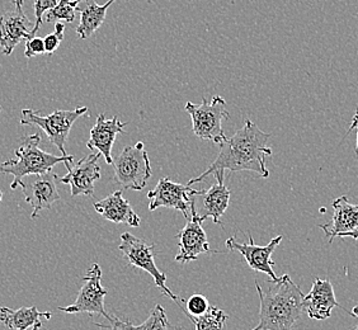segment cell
Listing matches in <instances>:
<instances>
[{
    "instance_id": "obj_1",
    "label": "cell",
    "mask_w": 358,
    "mask_h": 330,
    "mask_svg": "<svg viewBox=\"0 0 358 330\" xmlns=\"http://www.w3.org/2000/svg\"><path fill=\"white\" fill-rule=\"evenodd\" d=\"M271 135L263 132L257 124L247 120L241 130L234 136L227 138L220 145L217 158L205 172L191 179L188 186L200 183L201 180L213 174L216 180H224V172L249 171L259 174L262 178H268L269 171L266 160L272 157V149L268 146Z\"/></svg>"
},
{
    "instance_id": "obj_2",
    "label": "cell",
    "mask_w": 358,
    "mask_h": 330,
    "mask_svg": "<svg viewBox=\"0 0 358 330\" xmlns=\"http://www.w3.org/2000/svg\"><path fill=\"white\" fill-rule=\"evenodd\" d=\"M267 291L258 281L255 287L261 300L259 323L252 330H292L303 310V294L289 275L269 281Z\"/></svg>"
},
{
    "instance_id": "obj_3",
    "label": "cell",
    "mask_w": 358,
    "mask_h": 330,
    "mask_svg": "<svg viewBox=\"0 0 358 330\" xmlns=\"http://www.w3.org/2000/svg\"><path fill=\"white\" fill-rule=\"evenodd\" d=\"M40 134L29 135L23 140V144L14 152L17 159L7 160L0 164V173L13 175V182L10 185L12 189L21 186L22 179L24 177L50 172L59 163H64L66 169L71 166L70 163H73L74 160L73 155L56 157L52 154H48L40 149Z\"/></svg>"
},
{
    "instance_id": "obj_4",
    "label": "cell",
    "mask_w": 358,
    "mask_h": 330,
    "mask_svg": "<svg viewBox=\"0 0 358 330\" xmlns=\"http://www.w3.org/2000/svg\"><path fill=\"white\" fill-rule=\"evenodd\" d=\"M186 112L192 118L193 134L203 141L221 144L227 138L222 130V122L230 120L227 102L220 96H214L211 101L202 98L200 104L187 102Z\"/></svg>"
},
{
    "instance_id": "obj_5",
    "label": "cell",
    "mask_w": 358,
    "mask_h": 330,
    "mask_svg": "<svg viewBox=\"0 0 358 330\" xmlns=\"http://www.w3.org/2000/svg\"><path fill=\"white\" fill-rule=\"evenodd\" d=\"M112 165L115 171L113 182L124 189L143 191L148 180L152 178L150 159L143 141L126 146Z\"/></svg>"
},
{
    "instance_id": "obj_6",
    "label": "cell",
    "mask_w": 358,
    "mask_h": 330,
    "mask_svg": "<svg viewBox=\"0 0 358 330\" xmlns=\"http://www.w3.org/2000/svg\"><path fill=\"white\" fill-rule=\"evenodd\" d=\"M155 247H157L155 244H149L148 241L136 238L131 233H124L121 235V244L118 245V250L122 253L124 259L127 261L130 266L135 267V268L143 269L146 273L152 275L155 286L162 289L166 297H169L171 300L177 303L179 309L182 310L187 315L186 310L182 308V305H179L182 300L166 287V273L160 272L158 267H157V264H155V259H154Z\"/></svg>"
},
{
    "instance_id": "obj_7",
    "label": "cell",
    "mask_w": 358,
    "mask_h": 330,
    "mask_svg": "<svg viewBox=\"0 0 358 330\" xmlns=\"http://www.w3.org/2000/svg\"><path fill=\"white\" fill-rule=\"evenodd\" d=\"M88 115V107H79L73 110H55L48 116H41L34 110H23L21 115V124L24 126H37L48 135L50 143L55 145L62 155H68L65 144L69 138L70 131L78 118Z\"/></svg>"
},
{
    "instance_id": "obj_8",
    "label": "cell",
    "mask_w": 358,
    "mask_h": 330,
    "mask_svg": "<svg viewBox=\"0 0 358 330\" xmlns=\"http://www.w3.org/2000/svg\"><path fill=\"white\" fill-rule=\"evenodd\" d=\"M102 269L98 263H94L87 275H84L82 289H79L76 300L74 303L59 308L62 313L66 314H94V315H102L107 320H110V315L104 309V299L108 295V291L102 287Z\"/></svg>"
},
{
    "instance_id": "obj_9",
    "label": "cell",
    "mask_w": 358,
    "mask_h": 330,
    "mask_svg": "<svg viewBox=\"0 0 358 330\" xmlns=\"http://www.w3.org/2000/svg\"><path fill=\"white\" fill-rule=\"evenodd\" d=\"M205 189H193L191 186H183L171 179H159L155 188L148 193L149 210L155 211L159 207L174 208L182 213L187 220L191 217V201L193 196L205 194Z\"/></svg>"
},
{
    "instance_id": "obj_10",
    "label": "cell",
    "mask_w": 358,
    "mask_h": 330,
    "mask_svg": "<svg viewBox=\"0 0 358 330\" xmlns=\"http://www.w3.org/2000/svg\"><path fill=\"white\" fill-rule=\"evenodd\" d=\"M205 216H202L196 210V202L191 201V217L187 221L186 227H183L176 238L179 239V252L176 255V261L187 263L199 259L200 254L211 252L208 245L206 231L203 230L202 224L206 221Z\"/></svg>"
},
{
    "instance_id": "obj_11",
    "label": "cell",
    "mask_w": 358,
    "mask_h": 330,
    "mask_svg": "<svg viewBox=\"0 0 358 330\" xmlns=\"http://www.w3.org/2000/svg\"><path fill=\"white\" fill-rule=\"evenodd\" d=\"M57 180L59 177L52 171L43 174L27 175L22 179L21 187L24 200L34 207V211L31 213L32 219H36L40 211L51 208L55 202L60 200Z\"/></svg>"
},
{
    "instance_id": "obj_12",
    "label": "cell",
    "mask_w": 358,
    "mask_h": 330,
    "mask_svg": "<svg viewBox=\"0 0 358 330\" xmlns=\"http://www.w3.org/2000/svg\"><path fill=\"white\" fill-rule=\"evenodd\" d=\"M248 238L249 244H243V243L236 241L234 236H230L225 241V245L229 250L239 252L248 263L249 267L253 271L268 275L272 281H278L280 277L275 275V269H273L275 261H272V254L275 253V248L278 247L281 244V241H283L282 235L275 236L264 247L257 245L252 235L249 234Z\"/></svg>"
},
{
    "instance_id": "obj_13",
    "label": "cell",
    "mask_w": 358,
    "mask_h": 330,
    "mask_svg": "<svg viewBox=\"0 0 358 330\" xmlns=\"http://www.w3.org/2000/svg\"><path fill=\"white\" fill-rule=\"evenodd\" d=\"M101 155L98 152L80 159L74 166H70L66 175L59 178L64 185H69L73 197H92L94 194V182L101 178V166L98 164Z\"/></svg>"
},
{
    "instance_id": "obj_14",
    "label": "cell",
    "mask_w": 358,
    "mask_h": 330,
    "mask_svg": "<svg viewBox=\"0 0 358 330\" xmlns=\"http://www.w3.org/2000/svg\"><path fill=\"white\" fill-rule=\"evenodd\" d=\"M32 22L22 9L15 8L0 17V48L4 55H10L23 40L32 38Z\"/></svg>"
},
{
    "instance_id": "obj_15",
    "label": "cell",
    "mask_w": 358,
    "mask_h": 330,
    "mask_svg": "<svg viewBox=\"0 0 358 330\" xmlns=\"http://www.w3.org/2000/svg\"><path fill=\"white\" fill-rule=\"evenodd\" d=\"M334 308H342L336 299L334 289L329 280L315 278L308 295L303 296V309L314 320H327Z\"/></svg>"
},
{
    "instance_id": "obj_16",
    "label": "cell",
    "mask_w": 358,
    "mask_h": 330,
    "mask_svg": "<svg viewBox=\"0 0 358 330\" xmlns=\"http://www.w3.org/2000/svg\"><path fill=\"white\" fill-rule=\"evenodd\" d=\"M126 122H121L117 116L107 120L104 113L98 115L94 127L90 130V138L87 143L90 150H98L106 159L107 164H112V148L120 134H124Z\"/></svg>"
},
{
    "instance_id": "obj_17",
    "label": "cell",
    "mask_w": 358,
    "mask_h": 330,
    "mask_svg": "<svg viewBox=\"0 0 358 330\" xmlns=\"http://www.w3.org/2000/svg\"><path fill=\"white\" fill-rule=\"evenodd\" d=\"M333 210L331 220L319 225L331 244L336 236L358 230V205L351 203L347 196L333 201Z\"/></svg>"
},
{
    "instance_id": "obj_18",
    "label": "cell",
    "mask_w": 358,
    "mask_h": 330,
    "mask_svg": "<svg viewBox=\"0 0 358 330\" xmlns=\"http://www.w3.org/2000/svg\"><path fill=\"white\" fill-rule=\"evenodd\" d=\"M93 206L102 217L113 224H124L132 227H140L141 219L134 211L130 202L124 199L122 191L110 193V196L98 201Z\"/></svg>"
},
{
    "instance_id": "obj_19",
    "label": "cell",
    "mask_w": 358,
    "mask_h": 330,
    "mask_svg": "<svg viewBox=\"0 0 358 330\" xmlns=\"http://www.w3.org/2000/svg\"><path fill=\"white\" fill-rule=\"evenodd\" d=\"M116 0H108L103 6L96 4V0H83V8L78 7L80 12V24L76 27V34L82 38L87 40L90 36L96 34L106 21V14L110 6Z\"/></svg>"
},
{
    "instance_id": "obj_20",
    "label": "cell",
    "mask_w": 358,
    "mask_h": 330,
    "mask_svg": "<svg viewBox=\"0 0 358 330\" xmlns=\"http://www.w3.org/2000/svg\"><path fill=\"white\" fill-rule=\"evenodd\" d=\"M41 317L51 319V313H41L36 306L12 310L7 306H0V323L9 329L27 330L36 324L41 323Z\"/></svg>"
},
{
    "instance_id": "obj_21",
    "label": "cell",
    "mask_w": 358,
    "mask_h": 330,
    "mask_svg": "<svg viewBox=\"0 0 358 330\" xmlns=\"http://www.w3.org/2000/svg\"><path fill=\"white\" fill-rule=\"evenodd\" d=\"M230 196H231V191L225 186L224 180H216L214 186L205 192L203 210L200 215L205 216L206 219L211 217L214 224L222 225L221 216L225 213L229 207Z\"/></svg>"
},
{
    "instance_id": "obj_22",
    "label": "cell",
    "mask_w": 358,
    "mask_h": 330,
    "mask_svg": "<svg viewBox=\"0 0 358 330\" xmlns=\"http://www.w3.org/2000/svg\"><path fill=\"white\" fill-rule=\"evenodd\" d=\"M227 319L229 315L225 311L211 305L206 314L201 317H192L191 322L196 330H225Z\"/></svg>"
},
{
    "instance_id": "obj_23",
    "label": "cell",
    "mask_w": 358,
    "mask_h": 330,
    "mask_svg": "<svg viewBox=\"0 0 358 330\" xmlns=\"http://www.w3.org/2000/svg\"><path fill=\"white\" fill-rule=\"evenodd\" d=\"M126 327L130 330H169V320L166 317V310L160 305H155L150 311V315L140 325H134L126 320Z\"/></svg>"
},
{
    "instance_id": "obj_24",
    "label": "cell",
    "mask_w": 358,
    "mask_h": 330,
    "mask_svg": "<svg viewBox=\"0 0 358 330\" xmlns=\"http://www.w3.org/2000/svg\"><path fill=\"white\" fill-rule=\"evenodd\" d=\"M83 0H60L59 4L51 10H48L45 21L51 22L66 21L73 23L76 20V10Z\"/></svg>"
},
{
    "instance_id": "obj_25",
    "label": "cell",
    "mask_w": 358,
    "mask_h": 330,
    "mask_svg": "<svg viewBox=\"0 0 358 330\" xmlns=\"http://www.w3.org/2000/svg\"><path fill=\"white\" fill-rule=\"evenodd\" d=\"M187 317L191 320L192 317H201L203 314H206L210 309V303L206 297L200 294H194L189 297V300L187 301Z\"/></svg>"
},
{
    "instance_id": "obj_26",
    "label": "cell",
    "mask_w": 358,
    "mask_h": 330,
    "mask_svg": "<svg viewBox=\"0 0 358 330\" xmlns=\"http://www.w3.org/2000/svg\"><path fill=\"white\" fill-rule=\"evenodd\" d=\"M60 0H36L35 1V15L36 23L32 29V36L35 37L36 34L38 32V29L41 27L42 22H43V14L51 10L52 8H55L59 4Z\"/></svg>"
},
{
    "instance_id": "obj_27",
    "label": "cell",
    "mask_w": 358,
    "mask_h": 330,
    "mask_svg": "<svg viewBox=\"0 0 358 330\" xmlns=\"http://www.w3.org/2000/svg\"><path fill=\"white\" fill-rule=\"evenodd\" d=\"M64 31H65V24L62 22H56L55 32L51 35L46 36L43 38L45 41V48H46V54L52 55L56 50L60 46L62 40H64Z\"/></svg>"
},
{
    "instance_id": "obj_28",
    "label": "cell",
    "mask_w": 358,
    "mask_h": 330,
    "mask_svg": "<svg viewBox=\"0 0 358 330\" xmlns=\"http://www.w3.org/2000/svg\"><path fill=\"white\" fill-rule=\"evenodd\" d=\"M46 54V48H45V41L41 37H32L26 42V48H24V56L27 59L35 57V56Z\"/></svg>"
},
{
    "instance_id": "obj_29",
    "label": "cell",
    "mask_w": 358,
    "mask_h": 330,
    "mask_svg": "<svg viewBox=\"0 0 358 330\" xmlns=\"http://www.w3.org/2000/svg\"><path fill=\"white\" fill-rule=\"evenodd\" d=\"M108 323L110 325H103V324H96V325L99 328H104V329L110 328V330H130L126 327V320H122L121 317H110Z\"/></svg>"
},
{
    "instance_id": "obj_30",
    "label": "cell",
    "mask_w": 358,
    "mask_h": 330,
    "mask_svg": "<svg viewBox=\"0 0 358 330\" xmlns=\"http://www.w3.org/2000/svg\"><path fill=\"white\" fill-rule=\"evenodd\" d=\"M358 124V110L357 112H355V116H353V118H352V124L351 126H350V129H348V132H347V135H350L351 134L352 131H353V129L356 127V124Z\"/></svg>"
},
{
    "instance_id": "obj_31",
    "label": "cell",
    "mask_w": 358,
    "mask_h": 330,
    "mask_svg": "<svg viewBox=\"0 0 358 330\" xmlns=\"http://www.w3.org/2000/svg\"><path fill=\"white\" fill-rule=\"evenodd\" d=\"M348 314L352 315V317H357L358 319V305H356L352 311H348ZM352 330H358V324L355 327V328H352Z\"/></svg>"
},
{
    "instance_id": "obj_32",
    "label": "cell",
    "mask_w": 358,
    "mask_h": 330,
    "mask_svg": "<svg viewBox=\"0 0 358 330\" xmlns=\"http://www.w3.org/2000/svg\"><path fill=\"white\" fill-rule=\"evenodd\" d=\"M339 236H341V238H345V236H348V238L358 239V230H356V231H351V233H345V234H341Z\"/></svg>"
},
{
    "instance_id": "obj_33",
    "label": "cell",
    "mask_w": 358,
    "mask_h": 330,
    "mask_svg": "<svg viewBox=\"0 0 358 330\" xmlns=\"http://www.w3.org/2000/svg\"><path fill=\"white\" fill-rule=\"evenodd\" d=\"M12 3H13L14 6H15V8L22 9L23 4H24V0H12Z\"/></svg>"
},
{
    "instance_id": "obj_34",
    "label": "cell",
    "mask_w": 358,
    "mask_h": 330,
    "mask_svg": "<svg viewBox=\"0 0 358 330\" xmlns=\"http://www.w3.org/2000/svg\"><path fill=\"white\" fill-rule=\"evenodd\" d=\"M42 327V323L36 324L35 327H32L31 330H38Z\"/></svg>"
},
{
    "instance_id": "obj_35",
    "label": "cell",
    "mask_w": 358,
    "mask_h": 330,
    "mask_svg": "<svg viewBox=\"0 0 358 330\" xmlns=\"http://www.w3.org/2000/svg\"><path fill=\"white\" fill-rule=\"evenodd\" d=\"M356 127H357V131H358V124H356ZM356 155H358V132H357V143H356Z\"/></svg>"
},
{
    "instance_id": "obj_36",
    "label": "cell",
    "mask_w": 358,
    "mask_h": 330,
    "mask_svg": "<svg viewBox=\"0 0 358 330\" xmlns=\"http://www.w3.org/2000/svg\"><path fill=\"white\" fill-rule=\"evenodd\" d=\"M1 200H3V193L0 191V203H1Z\"/></svg>"
},
{
    "instance_id": "obj_37",
    "label": "cell",
    "mask_w": 358,
    "mask_h": 330,
    "mask_svg": "<svg viewBox=\"0 0 358 330\" xmlns=\"http://www.w3.org/2000/svg\"><path fill=\"white\" fill-rule=\"evenodd\" d=\"M0 112H1V106H0Z\"/></svg>"
}]
</instances>
